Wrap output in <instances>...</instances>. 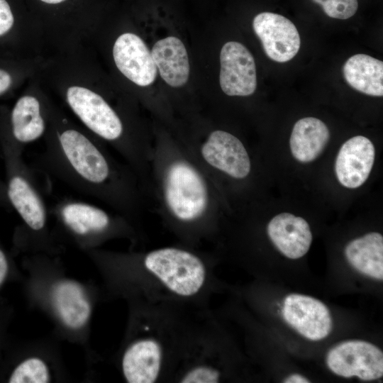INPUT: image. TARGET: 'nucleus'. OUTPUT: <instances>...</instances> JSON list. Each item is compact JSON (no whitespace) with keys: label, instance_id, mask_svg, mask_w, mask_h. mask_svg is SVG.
<instances>
[{"label":"nucleus","instance_id":"6","mask_svg":"<svg viewBox=\"0 0 383 383\" xmlns=\"http://www.w3.org/2000/svg\"><path fill=\"white\" fill-rule=\"evenodd\" d=\"M50 210L70 234L82 241L118 235L134 237L135 234L133 221L118 212L87 201L63 199Z\"/></svg>","mask_w":383,"mask_h":383},{"label":"nucleus","instance_id":"5","mask_svg":"<svg viewBox=\"0 0 383 383\" xmlns=\"http://www.w3.org/2000/svg\"><path fill=\"white\" fill-rule=\"evenodd\" d=\"M0 147L11 207L26 228L42 233L47 228L49 209L34 174L23 158V148L12 140L8 131L0 133Z\"/></svg>","mask_w":383,"mask_h":383},{"label":"nucleus","instance_id":"14","mask_svg":"<svg viewBox=\"0 0 383 383\" xmlns=\"http://www.w3.org/2000/svg\"><path fill=\"white\" fill-rule=\"evenodd\" d=\"M151 55L160 77L169 85H184L189 76V62L183 43L174 36L158 40Z\"/></svg>","mask_w":383,"mask_h":383},{"label":"nucleus","instance_id":"12","mask_svg":"<svg viewBox=\"0 0 383 383\" xmlns=\"http://www.w3.org/2000/svg\"><path fill=\"white\" fill-rule=\"evenodd\" d=\"M375 156L373 143L363 135L345 141L339 150L335 163L338 182L345 187L355 189L367 179Z\"/></svg>","mask_w":383,"mask_h":383},{"label":"nucleus","instance_id":"26","mask_svg":"<svg viewBox=\"0 0 383 383\" xmlns=\"http://www.w3.org/2000/svg\"><path fill=\"white\" fill-rule=\"evenodd\" d=\"M285 383H306L310 382L306 377L299 374H293L287 377L284 381Z\"/></svg>","mask_w":383,"mask_h":383},{"label":"nucleus","instance_id":"24","mask_svg":"<svg viewBox=\"0 0 383 383\" xmlns=\"http://www.w3.org/2000/svg\"><path fill=\"white\" fill-rule=\"evenodd\" d=\"M11 82V75L4 70L0 69V94L8 90Z\"/></svg>","mask_w":383,"mask_h":383},{"label":"nucleus","instance_id":"8","mask_svg":"<svg viewBox=\"0 0 383 383\" xmlns=\"http://www.w3.org/2000/svg\"><path fill=\"white\" fill-rule=\"evenodd\" d=\"M219 82L228 96L252 95L257 87L254 57L241 43L235 41L223 45L220 53Z\"/></svg>","mask_w":383,"mask_h":383},{"label":"nucleus","instance_id":"11","mask_svg":"<svg viewBox=\"0 0 383 383\" xmlns=\"http://www.w3.org/2000/svg\"><path fill=\"white\" fill-rule=\"evenodd\" d=\"M113 56L121 72L137 85L145 87L155 81L157 67L151 52L137 35H121L114 43Z\"/></svg>","mask_w":383,"mask_h":383},{"label":"nucleus","instance_id":"27","mask_svg":"<svg viewBox=\"0 0 383 383\" xmlns=\"http://www.w3.org/2000/svg\"><path fill=\"white\" fill-rule=\"evenodd\" d=\"M40 1L47 4H59V3L62 2L65 0H40Z\"/></svg>","mask_w":383,"mask_h":383},{"label":"nucleus","instance_id":"3","mask_svg":"<svg viewBox=\"0 0 383 383\" xmlns=\"http://www.w3.org/2000/svg\"><path fill=\"white\" fill-rule=\"evenodd\" d=\"M140 328L121 357L123 376L129 383L170 382L191 309L143 301Z\"/></svg>","mask_w":383,"mask_h":383},{"label":"nucleus","instance_id":"9","mask_svg":"<svg viewBox=\"0 0 383 383\" xmlns=\"http://www.w3.org/2000/svg\"><path fill=\"white\" fill-rule=\"evenodd\" d=\"M252 26L269 58L278 62L292 60L301 45L295 25L286 17L271 12L258 13Z\"/></svg>","mask_w":383,"mask_h":383},{"label":"nucleus","instance_id":"4","mask_svg":"<svg viewBox=\"0 0 383 383\" xmlns=\"http://www.w3.org/2000/svg\"><path fill=\"white\" fill-rule=\"evenodd\" d=\"M179 140L221 192L226 182H242L252 172V161L243 143L235 135L213 129Z\"/></svg>","mask_w":383,"mask_h":383},{"label":"nucleus","instance_id":"22","mask_svg":"<svg viewBox=\"0 0 383 383\" xmlns=\"http://www.w3.org/2000/svg\"><path fill=\"white\" fill-rule=\"evenodd\" d=\"M14 18L6 0H0V36L7 33L13 26Z\"/></svg>","mask_w":383,"mask_h":383},{"label":"nucleus","instance_id":"19","mask_svg":"<svg viewBox=\"0 0 383 383\" xmlns=\"http://www.w3.org/2000/svg\"><path fill=\"white\" fill-rule=\"evenodd\" d=\"M343 72L347 83L355 90L370 96H383L382 61L356 54L345 62Z\"/></svg>","mask_w":383,"mask_h":383},{"label":"nucleus","instance_id":"2","mask_svg":"<svg viewBox=\"0 0 383 383\" xmlns=\"http://www.w3.org/2000/svg\"><path fill=\"white\" fill-rule=\"evenodd\" d=\"M40 160L45 172L132 221L143 213L146 194L136 174L83 132L59 127Z\"/></svg>","mask_w":383,"mask_h":383},{"label":"nucleus","instance_id":"17","mask_svg":"<svg viewBox=\"0 0 383 383\" xmlns=\"http://www.w3.org/2000/svg\"><path fill=\"white\" fill-rule=\"evenodd\" d=\"M330 138L326 125L315 117H305L294 124L289 146L293 157L301 162H310L323 152Z\"/></svg>","mask_w":383,"mask_h":383},{"label":"nucleus","instance_id":"18","mask_svg":"<svg viewBox=\"0 0 383 383\" xmlns=\"http://www.w3.org/2000/svg\"><path fill=\"white\" fill-rule=\"evenodd\" d=\"M345 255L356 270L379 280L383 279V237L372 232L348 243Z\"/></svg>","mask_w":383,"mask_h":383},{"label":"nucleus","instance_id":"10","mask_svg":"<svg viewBox=\"0 0 383 383\" xmlns=\"http://www.w3.org/2000/svg\"><path fill=\"white\" fill-rule=\"evenodd\" d=\"M282 316L292 327L311 340H322L331 331L328 309L321 301L309 296L287 295L284 300Z\"/></svg>","mask_w":383,"mask_h":383},{"label":"nucleus","instance_id":"13","mask_svg":"<svg viewBox=\"0 0 383 383\" xmlns=\"http://www.w3.org/2000/svg\"><path fill=\"white\" fill-rule=\"evenodd\" d=\"M267 233L277 249L290 259H299L309 251L312 233L307 221L289 213L273 217L267 226Z\"/></svg>","mask_w":383,"mask_h":383},{"label":"nucleus","instance_id":"7","mask_svg":"<svg viewBox=\"0 0 383 383\" xmlns=\"http://www.w3.org/2000/svg\"><path fill=\"white\" fill-rule=\"evenodd\" d=\"M328 368L335 374L362 380H374L383 375V353L376 345L362 340L343 342L329 350Z\"/></svg>","mask_w":383,"mask_h":383},{"label":"nucleus","instance_id":"20","mask_svg":"<svg viewBox=\"0 0 383 383\" xmlns=\"http://www.w3.org/2000/svg\"><path fill=\"white\" fill-rule=\"evenodd\" d=\"M11 383H45L50 379L46 363L38 357H29L18 362L7 377Z\"/></svg>","mask_w":383,"mask_h":383},{"label":"nucleus","instance_id":"23","mask_svg":"<svg viewBox=\"0 0 383 383\" xmlns=\"http://www.w3.org/2000/svg\"><path fill=\"white\" fill-rule=\"evenodd\" d=\"M11 270V261L8 253L0 243V287L6 281Z\"/></svg>","mask_w":383,"mask_h":383},{"label":"nucleus","instance_id":"15","mask_svg":"<svg viewBox=\"0 0 383 383\" xmlns=\"http://www.w3.org/2000/svg\"><path fill=\"white\" fill-rule=\"evenodd\" d=\"M55 309L62 323L72 329H79L88 321L91 306L82 287L72 280L57 283L52 292Z\"/></svg>","mask_w":383,"mask_h":383},{"label":"nucleus","instance_id":"1","mask_svg":"<svg viewBox=\"0 0 383 383\" xmlns=\"http://www.w3.org/2000/svg\"><path fill=\"white\" fill-rule=\"evenodd\" d=\"M147 195L180 244L198 248L218 233L223 196L179 140L160 135L152 143Z\"/></svg>","mask_w":383,"mask_h":383},{"label":"nucleus","instance_id":"25","mask_svg":"<svg viewBox=\"0 0 383 383\" xmlns=\"http://www.w3.org/2000/svg\"><path fill=\"white\" fill-rule=\"evenodd\" d=\"M0 208L9 209H11L9 204L5 182L0 179Z\"/></svg>","mask_w":383,"mask_h":383},{"label":"nucleus","instance_id":"16","mask_svg":"<svg viewBox=\"0 0 383 383\" xmlns=\"http://www.w3.org/2000/svg\"><path fill=\"white\" fill-rule=\"evenodd\" d=\"M45 131V122L38 99L33 96H23L16 102L10 116V131L12 140L20 147L40 138Z\"/></svg>","mask_w":383,"mask_h":383},{"label":"nucleus","instance_id":"21","mask_svg":"<svg viewBox=\"0 0 383 383\" xmlns=\"http://www.w3.org/2000/svg\"><path fill=\"white\" fill-rule=\"evenodd\" d=\"M319 4L325 13L333 18L348 19L352 17L358 8L357 0H312Z\"/></svg>","mask_w":383,"mask_h":383}]
</instances>
